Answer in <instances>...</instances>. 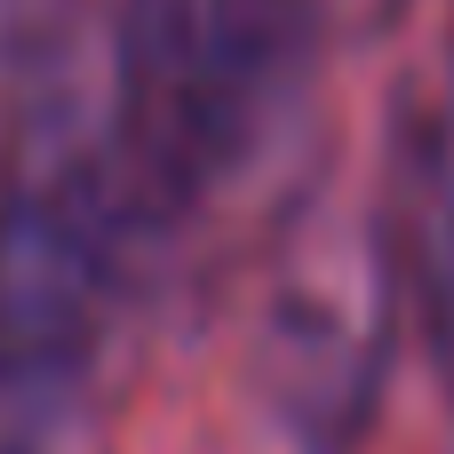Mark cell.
<instances>
[{
	"mask_svg": "<svg viewBox=\"0 0 454 454\" xmlns=\"http://www.w3.org/2000/svg\"><path fill=\"white\" fill-rule=\"evenodd\" d=\"M311 32V0H120L104 32L112 128L160 247L279 152Z\"/></svg>",
	"mask_w": 454,
	"mask_h": 454,
	"instance_id": "1",
	"label": "cell"
},
{
	"mask_svg": "<svg viewBox=\"0 0 454 454\" xmlns=\"http://www.w3.org/2000/svg\"><path fill=\"white\" fill-rule=\"evenodd\" d=\"M399 343L407 287L383 192L319 176L271 231L247 303V391L295 454H359L383 423Z\"/></svg>",
	"mask_w": 454,
	"mask_h": 454,
	"instance_id": "2",
	"label": "cell"
},
{
	"mask_svg": "<svg viewBox=\"0 0 454 454\" xmlns=\"http://www.w3.org/2000/svg\"><path fill=\"white\" fill-rule=\"evenodd\" d=\"M375 192H383V223L407 287V335H423V359L439 367L454 399V56L399 96L391 176Z\"/></svg>",
	"mask_w": 454,
	"mask_h": 454,
	"instance_id": "3",
	"label": "cell"
},
{
	"mask_svg": "<svg viewBox=\"0 0 454 454\" xmlns=\"http://www.w3.org/2000/svg\"><path fill=\"white\" fill-rule=\"evenodd\" d=\"M399 8H407V0H311L319 24H351V32H383Z\"/></svg>",
	"mask_w": 454,
	"mask_h": 454,
	"instance_id": "4",
	"label": "cell"
},
{
	"mask_svg": "<svg viewBox=\"0 0 454 454\" xmlns=\"http://www.w3.org/2000/svg\"><path fill=\"white\" fill-rule=\"evenodd\" d=\"M0 152H8V80H0Z\"/></svg>",
	"mask_w": 454,
	"mask_h": 454,
	"instance_id": "5",
	"label": "cell"
},
{
	"mask_svg": "<svg viewBox=\"0 0 454 454\" xmlns=\"http://www.w3.org/2000/svg\"><path fill=\"white\" fill-rule=\"evenodd\" d=\"M439 454H454V447H439Z\"/></svg>",
	"mask_w": 454,
	"mask_h": 454,
	"instance_id": "6",
	"label": "cell"
}]
</instances>
